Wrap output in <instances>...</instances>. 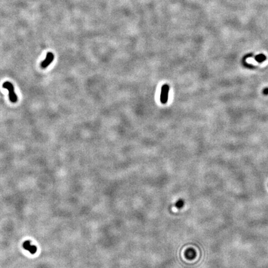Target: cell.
<instances>
[{
  "mask_svg": "<svg viewBox=\"0 0 268 268\" xmlns=\"http://www.w3.org/2000/svg\"><path fill=\"white\" fill-rule=\"evenodd\" d=\"M266 57L264 56V54H262V53L258 55V56H256L255 57V60L258 63H262V62L266 60Z\"/></svg>",
  "mask_w": 268,
  "mask_h": 268,
  "instance_id": "5",
  "label": "cell"
},
{
  "mask_svg": "<svg viewBox=\"0 0 268 268\" xmlns=\"http://www.w3.org/2000/svg\"><path fill=\"white\" fill-rule=\"evenodd\" d=\"M263 93H264V94H265V95H267V94H268V88H265L263 90Z\"/></svg>",
  "mask_w": 268,
  "mask_h": 268,
  "instance_id": "7",
  "label": "cell"
},
{
  "mask_svg": "<svg viewBox=\"0 0 268 268\" xmlns=\"http://www.w3.org/2000/svg\"><path fill=\"white\" fill-rule=\"evenodd\" d=\"M183 204H184V202L182 201H180L177 203V206L178 207H181V206H183Z\"/></svg>",
  "mask_w": 268,
  "mask_h": 268,
  "instance_id": "6",
  "label": "cell"
},
{
  "mask_svg": "<svg viewBox=\"0 0 268 268\" xmlns=\"http://www.w3.org/2000/svg\"><path fill=\"white\" fill-rule=\"evenodd\" d=\"M3 87L8 90L9 98H10L11 102H16L18 101V96L16 95V93L14 92V86L11 83L8 82V81H6V82L4 83L3 84Z\"/></svg>",
  "mask_w": 268,
  "mask_h": 268,
  "instance_id": "1",
  "label": "cell"
},
{
  "mask_svg": "<svg viewBox=\"0 0 268 268\" xmlns=\"http://www.w3.org/2000/svg\"><path fill=\"white\" fill-rule=\"evenodd\" d=\"M169 91H170V86L168 84H164L161 88V95H160V101L163 104H166L168 101Z\"/></svg>",
  "mask_w": 268,
  "mask_h": 268,
  "instance_id": "2",
  "label": "cell"
},
{
  "mask_svg": "<svg viewBox=\"0 0 268 268\" xmlns=\"http://www.w3.org/2000/svg\"><path fill=\"white\" fill-rule=\"evenodd\" d=\"M23 247H24V248L27 250L28 251H29L31 254H34L37 251V248L35 246H33L31 245L30 242H29L28 241H25L23 243Z\"/></svg>",
  "mask_w": 268,
  "mask_h": 268,
  "instance_id": "4",
  "label": "cell"
},
{
  "mask_svg": "<svg viewBox=\"0 0 268 268\" xmlns=\"http://www.w3.org/2000/svg\"><path fill=\"white\" fill-rule=\"evenodd\" d=\"M53 58H54V56L52 53H51V52L47 53L45 59L42 62L41 67L42 68H46L53 61Z\"/></svg>",
  "mask_w": 268,
  "mask_h": 268,
  "instance_id": "3",
  "label": "cell"
}]
</instances>
